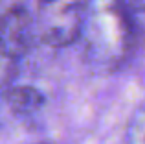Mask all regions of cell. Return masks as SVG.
<instances>
[{
  "label": "cell",
  "instance_id": "2",
  "mask_svg": "<svg viewBox=\"0 0 145 144\" xmlns=\"http://www.w3.org/2000/svg\"><path fill=\"white\" fill-rule=\"evenodd\" d=\"M35 20V37L50 46L77 41L85 0H29Z\"/></svg>",
  "mask_w": 145,
  "mask_h": 144
},
{
  "label": "cell",
  "instance_id": "5",
  "mask_svg": "<svg viewBox=\"0 0 145 144\" xmlns=\"http://www.w3.org/2000/svg\"><path fill=\"white\" fill-rule=\"evenodd\" d=\"M129 144H145V104L134 111L127 129Z\"/></svg>",
  "mask_w": 145,
  "mask_h": 144
},
{
  "label": "cell",
  "instance_id": "4",
  "mask_svg": "<svg viewBox=\"0 0 145 144\" xmlns=\"http://www.w3.org/2000/svg\"><path fill=\"white\" fill-rule=\"evenodd\" d=\"M7 104L15 113H33L40 107L42 96L33 87H11L7 90Z\"/></svg>",
  "mask_w": 145,
  "mask_h": 144
},
{
  "label": "cell",
  "instance_id": "3",
  "mask_svg": "<svg viewBox=\"0 0 145 144\" xmlns=\"http://www.w3.org/2000/svg\"><path fill=\"white\" fill-rule=\"evenodd\" d=\"M35 37L29 0H0V54L20 59Z\"/></svg>",
  "mask_w": 145,
  "mask_h": 144
},
{
  "label": "cell",
  "instance_id": "7",
  "mask_svg": "<svg viewBox=\"0 0 145 144\" xmlns=\"http://www.w3.org/2000/svg\"><path fill=\"white\" fill-rule=\"evenodd\" d=\"M131 13L134 11H145V0H120Z\"/></svg>",
  "mask_w": 145,
  "mask_h": 144
},
{
  "label": "cell",
  "instance_id": "1",
  "mask_svg": "<svg viewBox=\"0 0 145 144\" xmlns=\"http://www.w3.org/2000/svg\"><path fill=\"white\" fill-rule=\"evenodd\" d=\"M136 30L131 11L120 0H85L77 41L99 70H116L134 48Z\"/></svg>",
  "mask_w": 145,
  "mask_h": 144
},
{
  "label": "cell",
  "instance_id": "6",
  "mask_svg": "<svg viewBox=\"0 0 145 144\" xmlns=\"http://www.w3.org/2000/svg\"><path fill=\"white\" fill-rule=\"evenodd\" d=\"M17 70H18V61L17 59L0 54V94L7 92V90L13 87Z\"/></svg>",
  "mask_w": 145,
  "mask_h": 144
}]
</instances>
